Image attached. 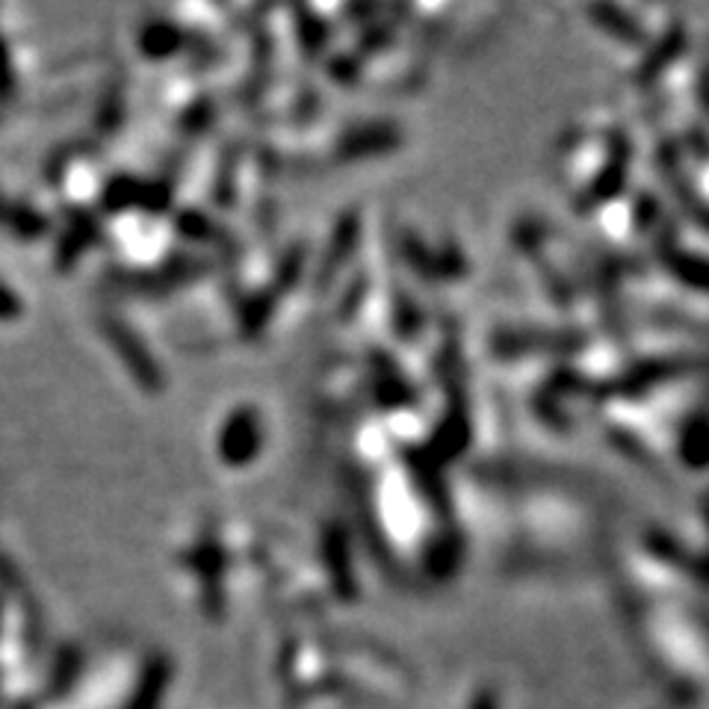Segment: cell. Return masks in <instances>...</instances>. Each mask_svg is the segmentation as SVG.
Listing matches in <instances>:
<instances>
[{"label":"cell","instance_id":"277c9868","mask_svg":"<svg viewBox=\"0 0 709 709\" xmlns=\"http://www.w3.org/2000/svg\"><path fill=\"white\" fill-rule=\"evenodd\" d=\"M180 47V33L171 24H163V21H154L148 27L140 33V51L148 54L154 59H163L175 54Z\"/></svg>","mask_w":709,"mask_h":709},{"label":"cell","instance_id":"3957f363","mask_svg":"<svg viewBox=\"0 0 709 709\" xmlns=\"http://www.w3.org/2000/svg\"><path fill=\"white\" fill-rule=\"evenodd\" d=\"M0 225H7L10 231L21 236V240H36L47 231V219L36 213L33 208L24 204H12V201L0 199Z\"/></svg>","mask_w":709,"mask_h":709},{"label":"cell","instance_id":"5b68a950","mask_svg":"<svg viewBox=\"0 0 709 709\" xmlns=\"http://www.w3.org/2000/svg\"><path fill=\"white\" fill-rule=\"evenodd\" d=\"M145 201V189L131 178H113L104 189V204L110 210H124L131 204H140Z\"/></svg>","mask_w":709,"mask_h":709},{"label":"cell","instance_id":"52a82bcc","mask_svg":"<svg viewBox=\"0 0 709 709\" xmlns=\"http://www.w3.org/2000/svg\"><path fill=\"white\" fill-rule=\"evenodd\" d=\"M21 313V299L7 284H0V320H15Z\"/></svg>","mask_w":709,"mask_h":709},{"label":"cell","instance_id":"8992f818","mask_svg":"<svg viewBox=\"0 0 709 709\" xmlns=\"http://www.w3.org/2000/svg\"><path fill=\"white\" fill-rule=\"evenodd\" d=\"M12 86H15V77H12L10 51H7V42L0 38V98H10Z\"/></svg>","mask_w":709,"mask_h":709},{"label":"cell","instance_id":"7a4b0ae2","mask_svg":"<svg viewBox=\"0 0 709 709\" xmlns=\"http://www.w3.org/2000/svg\"><path fill=\"white\" fill-rule=\"evenodd\" d=\"M255 441H257V429L255 420L246 414V411H240L228 420V429L222 432V458L231 464H243L248 455L255 453Z\"/></svg>","mask_w":709,"mask_h":709},{"label":"cell","instance_id":"6da1fadb","mask_svg":"<svg viewBox=\"0 0 709 709\" xmlns=\"http://www.w3.org/2000/svg\"><path fill=\"white\" fill-rule=\"evenodd\" d=\"M101 329H104V337L110 341V346L119 352L124 367L131 369V376L140 381L142 388H160V369H157L154 358L148 355V350H145V343H142L122 320H115V317H104Z\"/></svg>","mask_w":709,"mask_h":709}]
</instances>
